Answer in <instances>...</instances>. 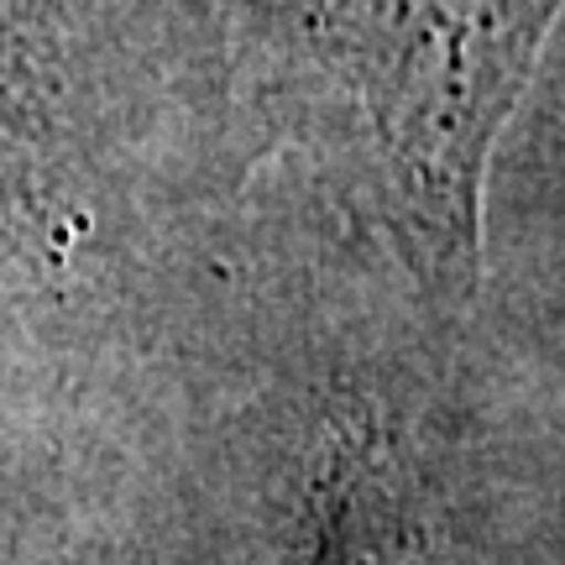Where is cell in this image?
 <instances>
[{
  "label": "cell",
  "instance_id": "cell-1",
  "mask_svg": "<svg viewBox=\"0 0 565 565\" xmlns=\"http://www.w3.org/2000/svg\"><path fill=\"white\" fill-rule=\"evenodd\" d=\"M320 565H435L424 529H414L383 471L362 456H345L330 477Z\"/></svg>",
  "mask_w": 565,
  "mask_h": 565
}]
</instances>
